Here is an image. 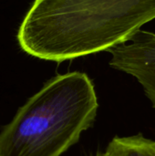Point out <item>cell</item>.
I'll return each mask as SVG.
<instances>
[{
  "label": "cell",
  "mask_w": 155,
  "mask_h": 156,
  "mask_svg": "<svg viewBox=\"0 0 155 156\" xmlns=\"http://www.w3.org/2000/svg\"><path fill=\"white\" fill-rule=\"evenodd\" d=\"M104 153L106 156H155V141L143 134L116 136Z\"/></svg>",
  "instance_id": "4"
},
{
  "label": "cell",
  "mask_w": 155,
  "mask_h": 156,
  "mask_svg": "<svg viewBox=\"0 0 155 156\" xmlns=\"http://www.w3.org/2000/svg\"><path fill=\"white\" fill-rule=\"evenodd\" d=\"M92 156H106V154H105V153H104V152H98L97 154H93Z\"/></svg>",
  "instance_id": "5"
},
{
  "label": "cell",
  "mask_w": 155,
  "mask_h": 156,
  "mask_svg": "<svg viewBox=\"0 0 155 156\" xmlns=\"http://www.w3.org/2000/svg\"><path fill=\"white\" fill-rule=\"evenodd\" d=\"M109 52L111 67L133 77L155 109V33L140 29Z\"/></svg>",
  "instance_id": "3"
},
{
  "label": "cell",
  "mask_w": 155,
  "mask_h": 156,
  "mask_svg": "<svg viewBox=\"0 0 155 156\" xmlns=\"http://www.w3.org/2000/svg\"><path fill=\"white\" fill-rule=\"evenodd\" d=\"M155 19V0H35L17 32L27 54L55 62L109 51Z\"/></svg>",
  "instance_id": "1"
},
{
  "label": "cell",
  "mask_w": 155,
  "mask_h": 156,
  "mask_svg": "<svg viewBox=\"0 0 155 156\" xmlns=\"http://www.w3.org/2000/svg\"><path fill=\"white\" fill-rule=\"evenodd\" d=\"M94 84L83 72L57 75L16 112L0 132V156H61L97 117Z\"/></svg>",
  "instance_id": "2"
}]
</instances>
